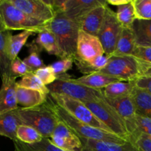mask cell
Returning a JSON list of instances; mask_svg holds the SVG:
<instances>
[{"mask_svg": "<svg viewBox=\"0 0 151 151\" xmlns=\"http://www.w3.org/2000/svg\"><path fill=\"white\" fill-rule=\"evenodd\" d=\"M47 103L49 107L55 114L58 118L60 121L64 122L80 138L89 139L107 142L116 143V144H125L128 142L114 133L95 128L78 120L70 114L68 113L66 110L62 109L60 106L53 102L49 96L47 97Z\"/></svg>", "mask_w": 151, "mask_h": 151, "instance_id": "6da1fadb", "label": "cell"}, {"mask_svg": "<svg viewBox=\"0 0 151 151\" xmlns=\"http://www.w3.org/2000/svg\"><path fill=\"white\" fill-rule=\"evenodd\" d=\"M49 29L55 36L64 59L74 60L77 56L78 34L81 29L79 24L69 19L63 11H58L49 24Z\"/></svg>", "mask_w": 151, "mask_h": 151, "instance_id": "7a4b0ae2", "label": "cell"}, {"mask_svg": "<svg viewBox=\"0 0 151 151\" xmlns=\"http://www.w3.org/2000/svg\"><path fill=\"white\" fill-rule=\"evenodd\" d=\"M150 69L151 66L142 63L133 55H112L109 58L107 65L98 72L121 81L135 82Z\"/></svg>", "mask_w": 151, "mask_h": 151, "instance_id": "3957f363", "label": "cell"}, {"mask_svg": "<svg viewBox=\"0 0 151 151\" xmlns=\"http://www.w3.org/2000/svg\"><path fill=\"white\" fill-rule=\"evenodd\" d=\"M0 16L6 30L9 31L23 30L39 33L48 29L50 24L27 16L10 0H0Z\"/></svg>", "mask_w": 151, "mask_h": 151, "instance_id": "277c9868", "label": "cell"}, {"mask_svg": "<svg viewBox=\"0 0 151 151\" xmlns=\"http://www.w3.org/2000/svg\"><path fill=\"white\" fill-rule=\"evenodd\" d=\"M17 111L24 125L35 128L44 138H50L60 121L47 102L37 107L18 108Z\"/></svg>", "mask_w": 151, "mask_h": 151, "instance_id": "5b68a950", "label": "cell"}, {"mask_svg": "<svg viewBox=\"0 0 151 151\" xmlns=\"http://www.w3.org/2000/svg\"><path fill=\"white\" fill-rule=\"evenodd\" d=\"M68 74L57 76L53 83L48 86L49 91L52 94L66 95L76 100L83 102L97 101L104 99L103 90L94 89L82 84L78 83L70 78Z\"/></svg>", "mask_w": 151, "mask_h": 151, "instance_id": "8992f818", "label": "cell"}, {"mask_svg": "<svg viewBox=\"0 0 151 151\" xmlns=\"http://www.w3.org/2000/svg\"><path fill=\"white\" fill-rule=\"evenodd\" d=\"M83 103L112 133L129 142L130 136L125 121L105 98L97 101L83 102Z\"/></svg>", "mask_w": 151, "mask_h": 151, "instance_id": "52a82bcc", "label": "cell"}, {"mask_svg": "<svg viewBox=\"0 0 151 151\" xmlns=\"http://www.w3.org/2000/svg\"><path fill=\"white\" fill-rule=\"evenodd\" d=\"M48 96L53 102L60 106L62 109L66 110L68 113L70 114L78 120L95 128L111 132L109 128L103 122H100L96 117L95 115L90 111V109H88L86 106L81 100H76L63 94L50 93Z\"/></svg>", "mask_w": 151, "mask_h": 151, "instance_id": "ba28073f", "label": "cell"}, {"mask_svg": "<svg viewBox=\"0 0 151 151\" xmlns=\"http://www.w3.org/2000/svg\"><path fill=\"white\" fill-rule=\"evenodd\" d=\"M122 29L123 27L116 19V13L109 7L102 27L97 35L106 55L111 57L114 54Z\"/></svg>", "mask_w": 151, "mask_h": 151, "instance_id": "9c48e42d", "label": "cell"}, {"mask_svg": "<svg viewBox=\"0 0 151 151\" xmlns=\"http://www.w3.org/2000/svg\"><path fill=\"white\" fill-rule=\"evenodd\" d=\"M10 2L32 19L50 24L55 16V11L44 0H10Z\"/></svg>", "mask_w": 151, "mask_h": 151, "instance_id": "30bf717a", "label": "cell"}, {"mask_svg": "<svg viewBox=\"0 0 151 151\" xmlns=\"http://www.w3.org/2000/svg\"><path fill=\"white\" fill-rule=\"evenodd\" d=\"M50 140L54 145L64 151H82L83 147L81 138L60 120Z\"/></svg>", "mask_w": 151, "mask_h": 151, "instance_id": "8fae6325", "label": "cell"}, {"mask_svg": "<svg viewBox=\"0 0 151 151\" xmlns=\"http://www.w3.org/2000/svg\"><path fill=\"white\" fill-rule=\"evenodd\" d=\"M105 51L98 37L80 29L78 34L77 56L85 61H90L98 56L104 55Z\"/></svg>", "mask_w": 151, "mask_h": 151, "instance_id": "7c38bea8", "label": "cell"}, {"mask_svg": "<svg viewBox=\"0 0 151 151\" xmlns=\"http://www.w3.org/2000/svg\"><path fill=\"white\" fill-rule=\"evenodd\" d=\"M107 3L105 0H66L64 14L81 26L83 19L95 7Z\"/></svg>", "mask_w": 151, "mask_h": 151, "instance_id": "4fadbf2b", "label": "cell"}, {"mask_svg": "<svg viewBox=\"0 0 151 151\" xmlns=\"http://www.w3.org/2000/svg\"><path fill=\"white\" fill-rule=\"evenodd\" d=\"M2 84L0 88V114L7 113L17 109L16 97V78L7 77L1 80Z\"/></svg>", "mask_w": 151, "mask_h": 151, "instance_id": "5bb4252c", "label": "cell"}, {"mask_svg": "<svg viewBox=\"0 0 151 151\" xmlns=\"http://www.w3.org/2000/svg\"><path fill=\"white\" fill-rule=\"evenodd\" d=\"M108 7V3H106L90 11L81 23V30L90 35L97 36L104 22Z\"/></svg>", "mask_w": 151, "mask_h": 151, "instance_id": "9a60e30c", "label": "cell"}, {"mask_svg": "<svg viewBox=\"0 0 151 151\" xmlns=\"http://www.w3.org/2000/svg\"><path fill=\"white\" fill-rule=\"evenodd\" d=\"M24 125L17 109L7 113L0 114V136L17 141L16 131L20 125Z\"/></svg>", "mask_w": 151, "mask_h": 151, "instance_id": "2e32d148", "label": "cell"}, {"mask_svg": "<svg viewBox=\"0 0 151 151\" xmlns=\"http://www.w3.org/2000/svg\"><path fill=\"white\" fill-rule=\"evenodd\" d=\"M16 97L18 104L23 106L22 108L29 109L44 104L47 102L48 95L38 90L30 89L17 86Z\"/></svg>", "mask_w": 151, "mask_h": 151, "instance_id": "e0dca14e", "label": "cell"}, {"mask_svg": "<svg viewBox=\"0 0 151 151\" xmlns=\"http://www.w3.org/2000/svg\"><path fill=\"white\" fill-rule=\"evenodd\" d=\"M105 100L124 119L125 125H128L134 121L136 116V109L131 96L115 99L105 98Z\"/></svg>", "mask_w": 151, "mask_h": 151, "instance_id": "ac0fdd59", "label": "cell"}, {"mask_svg": "<svg viewBox=\"0 0 151 151\" xmlns=\"http://www.w3.org/2000/svg\"><path fill=\"white\" fill-rule=\"evenodd\" d=\"M81 140L83 147L92 151H140L131 142L116 144L84 138H81Z\"/></svg>", "mask_w": 151, "mask_h": 151, "instance_id": "d6986e66", "label": "cell"}, {"mask_svg": "<svg viewBox=\"0 0 151 151\" xmlns=\"http://www.w3.org/2000/svg\"><path fill=\"white\" fill-rule=\"evenodd\" d=\"M73 81L89 88L99 90H103V88H106L109 84L121 81L117 78L100 72H95L90 75H84L77 79H73Z\"/></svg>", "mask_w": 151, "mask_h": 151, "instance_id": "ffe728a7", "label": "cell"}, {"mask_svg": "<svg viewBox=\"0 0 151 151\" xmlns=\"http://www.w3.org/2000/svg\"><path fill=\"white\" fill-rule=\"evenodd\" d=\"M34 41L42 50L47 51L48 54L64 59V55L59 47L57 39L53 32L49 29V27L48 29L38 33V36Z\"/></svg>", "mask_w": 151, "mask_h": 151, "instance_id": "44dd1931", "label": "cell"}, {"mask_svg": "<svg viewBox=\"0 0 151 151\" xmlns=\"http://www.w3.org/2000/svg\"><path fill=\"white\" fill-rule=\"evenodd\" d=\"M131 97L135 106L136 114L151 119V94L135 86Z\"/></svg>", "mask_w": 151, "mask_h": 151, "instance_id": "7402d4cb", "label": "cell"}, {"mask_svg": "<svg viewBox=\"0 0 151 151\" xmlns=\"http://www.w3.org/2000/svg\"><path fill=\"white\" fill-rule=\"evenodd\" d=\"M136 46L137 44L132 28L123 27L116 44L115 51L112 55H132Z\"/></svg>", "mask_w": 151, "mask_h": 151, "instance_id": "603a6c76", "label": "cell"}, {"mask_svg": "<svg viewBox=\"0 0 151 151\" xmlns=\"http://www.w3.org/2000/svg\"><path fill=\"white\" fill-rule=\"evenodd\" d=\"M131 28L137 46L151 47V20L136 19Z\"/></svg>", "mask_w": 151, "mask_h": 151, "instance_id": "cb8c5ba5", "label": "cell"}, {"mask_svg": "<svg viewBox=\"0 0 151 151\" xmlns=\"http://www.w3.org/2000/svg\"><path fill=\"white\" fill-rule=\"evenodd\" d=\"M109 58L110 57L104 55L98 56L90 61H85L76 56L73 60L78 71L82 74L87 75L102 70L107 65Z\"/></svg>", "mask_w": 151, "mask_h": 151, "instance_id": "d4e9b609", "label": "cell"}, {"mask_svg": "<svg viewBox=\"0 0 151 151\" xmlns=\"http://www.w3.org/2000/svg\"><path fill=\"white\" fill-rule=\"evenodd\" d=\"M135 87V82L118 81L109 84L103 90V95L106 99H115L131 96Z\"/></svg>", "mask_w": 151, "mask_h": 151, "instance_id": "484cf974", "label": "cell"}, {"mask_svg": "<svg viewBox=\"0 0 151 151\" xmlns=\"http://www.w3.org/2000/svg\"><path fill=\"white\" fill-rule=\"evenodd\" d=\"M11 34L9 30L0 31V76L1 80L12 76L10 60L7 54V39Z\"/></svg>", "mask_w": 151, "mask_h": 151, "instance_id": "4316f807", "label": "cell"}, {"mask_svg": "<svg viewBox=\"0 0 151 151\" xmlns=\"http://www.w3.org/2000/svg\"><path fill=\"white\" fill-rule=\"evenodd\" d=\"M33 32L29 31H22L17 35L10 34L7 39V54L11 62L18 58V54L22 47L26 44L27 41Z\"/></svg>", "mask_w": 151, "mask_h": 151, "instance_id": "83f0119b", "label": "cell"}, {"mask_svg": "<svg viewBox=\"0 0 151 151\" xmlns=\"http://www.w3.org/2000/svg\"><path fill=\"white\" fill-rule=\"evenodd\" d=\"M27 47H28L29 54L24 59L23 61L29 68L31 72H35L38 69L45 66L42 59L40 57V52L43 50L35 42V41L33 40L32 42L27 44Z\"/></svg>", "mask_w": 151, "mask_h": 151, "instance_id": "f1b7e54d", "label": "cell"}, {"mask_svg": "<svg viewBox=\"0 0 151 151\" xmlns=\"http://www.w3.org/2000/svg\"><path fill=\"white\" fill-rule=\"evenodd\" d=\"M116 16L118 22L120 23L122 27L131 28L136 20L135 10H134L133 0L128 4L119 6L116 12Z\"/></svg>", "mask_w": 151, "mask_h": 151, "instance_id": "f546056e", "label": "cell"}, {"mask_svg": "<svg viewBox=\"0 0 151 151\" xmlns=\"http://www.w3.org/2000/svg\"><path fill=\"white\" fill-rule=\"evenodd\" d=\"M17 140L27 145L36 144L42 141L44 137L35 128L26 125L19 126L16 131Z\"/></svg>", "mask_w": 151, "mask_h": 151, "instance_id": "4dcf8cb0", "label": "cell"}, {"mask_svg": "<svg viewBox=\"0 0 151 151\" xmlns=\"http://www.w3.org/2000/svg\"><path fill=\"white\" fill-rule=\"evenodd\" d=\"M142 135L147 136L151 138V119L136 114L135 128L130 136L129 142L134 145L135 142Z\"/></svg>", "mask_w": 151, "mask_h": 151, "instance_id": "1f68e13d", "label": "cell"}, {"mask_svg": "<svg viewBox=\"0 0 151 151\" xmlns=\"http://www.w3.org/2000/svg\"><path fill=\"white\" fill-rule=\"evenodd\" d=\"M13 143L17 151H64L54 145L50 139L47 138H44L40 142L32 145L24 144L19 140Z\"/></svg>", "mask_w": 151, "mask_h": 151, "instance_id": "d6a6232c", "label": "cell"}, {"mask_svg": "<svg viewBox=\"0 0 151 151\" xmlns=\"http://www.w3.org/2000/svg\"><path fill=\"white\" fill-rule=\"evenodd\" d=\"M17 86L24 88H30V89L38 90L44 93L47 95L50 94L47 86H46L34 74V72H29L24 76L22 77V79L17 82Z\"/></svg>", "mask_w": 151, "mask_h": 151, "instance_id": "836d02e7", "label": "cell"}, {"mask_svg": "<svg viewBox=\"0 0 151 151\" xmlns=\"http://www.w3.org/2000/svg\"><path fill=\"white\" fill-rule=\"evenodd\" d=\"M136 19L151 20V0H133Z\"/></svg>", "mask_w": 151, "mask_h": 151, "instance_id": "e575fe53", "label": "cell"}, {"mask_svg": "<svg viewBox=\"0 0 151 151\" xmlns=\"http://www.w3.org/2000/svg\"><path fill=\"white\" fill-rule=\"evenodd\" d=\"M34 74L46 86L51 85L57 79L55 74L54 73L50 66H44V67L38 69L34 72Z\"/></svg>", "mask_w": 151, "mask_h": 151, "instance_id": "d590c367", "label": "cell"}, {"mask_svg": "<svg viewBox=\"0 0 151 151\" xmlns=\"http://www.w3.org/2000/svg\"><path fill=\"white\" fill-rule=\"evenodd\" d=\"M29 72H31L29 68L19 58H16L14 60L11 62L10 73L13 77H15L16 78L18 77H23Z\"/></svg>", "mask_w": 151, "mask_h": 151, "instance_id": "8d00e7d4", "label": "cell"}, {"mask_svg": "<svg viewBox=\"0 0 151 151\" xmlns=\"http://www.w3.org/2000/svg\"><path fill=\"white\" fill-rule=\"evenodd\" d=\"M132 55L139 61L151 66V47L136 46Z\"/></svg>", "mask_w": 151, "mask_h": 151, "instance_id": "74e56055", "label": "cell"}, {"mask_svg": "<svg viewBox=\"0 0 151 151\" xmlns=\"http://www.w3.org/2000/svg\"><path fill=\"white\" fill-rule=\"evenodd\" d=\"M73 63L74 61L72 59L65 58L51 63L50 66L57 77L66 74L67 71L72 67Z\"/></svg>", "mask_w": 151, "mask_h": 151, "instance_id": "f35d334b", "label": "cell"}, {"mask_svg": "<svg viewBox=\"0 0 151 151\" xmlns=\"http://www.w3.org/2000/svg\"><path fill=\"white\" fill-rule=\"evenodd\" d=\"M135 86L145 90L151 94V69L135 81Z\"/></svg>", "mask_w": 151, "mask_h": 151, "instance_id": "ab89813d", "label": "cell"}, {"mask_svg": "<svg viewBox=\"0 0 151 151\" xmlns=\"http://www.w3.org/2000/svg\"><path fill=\"white\" fill-rule=\"evenodd\" d=\"M134 145L140 151H151V139L147 136L142 135L135 142Z\"/></svg>", "mask_w": 151, "mask_h": 151, "instance_id": "60d3db41", "label": "cell"}, {"mask_svg": "<svg viewBox=\"0 0 151 151\" xmlns=\"http://www.w3.org/2000/svg\"><path fill=\"white\" fill-rule=\"evenodd\" d=\"M131 1V0H108L107 3L109 4H111V5L119 7V6L128 4Z\"/></svg>", "mask_w": 151, "mask_h": 151, "instance_id": "b9f144b4", "label": "cell"}, {"mask_svg": "<svg viewBox=\"0 0 151 151\" xmlns=\"http://www.w3.org/2000/svg\"><path fill=\"white\" fill-rule=\"evenodd\" d=\"M5 30L6 29L5 27H4V24H3L2 20H1V16H0V31H5Z\"/></svg>", "mask_w": 151, "mask_h": 151, "instance_id": "7bdbcfd3", "label": "cell"}, {"mask_svg": "<svg viewBox=\"0 0 151 151\" xmlns=\"http://www.w3.org/2000/svg\"><path fill=\"white\" fill-rule=\"evenodd\" d=\"M82 151H92V150H89V149L86 148V147H83V150H82Z\"/></svg>", "mask_w": 151, "mask_h": 151, "instance_id": "ee69618b", "label": "cell"}, {"mask_svg": "<svg viewBox=\"0 0 151 151\" xmlns=\"http://www.w3.org/2000/svg\"><path fill=\"white\" fill-rule=\"evenodd\" d=\"M15 151H17V150H15Z\"/></svg>", "mask_w": 151, "mask_h": 151, "instance_id": "f6af8a7d", "label": "cell"}, {"mask_svg": "<svg viewBox=\"0 0 151 151\" xmlns=\"http://www.w3.org/2000/svg\"><path fill=\"white\" fill-rule=\"evenodd\" d=\"M149 138H150V137H149ZM150 139H151V138H150Z\"/></svg>", "mask_w": 151, "mask_h": 151, "instance_id": "bcb514c9", "label": "cell"}]
</instances>
